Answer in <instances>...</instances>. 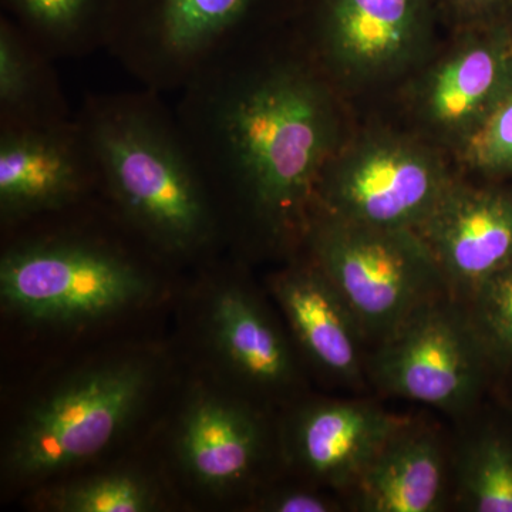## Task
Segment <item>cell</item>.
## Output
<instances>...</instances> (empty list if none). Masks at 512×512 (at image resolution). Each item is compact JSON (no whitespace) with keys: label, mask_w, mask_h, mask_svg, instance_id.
I'll list each match as a JSON object with an SVG mask.
<instances>
[{"label":"cell","mask_w":512,"mask_h":512,"mask_svg":"<svg viewBox=\"0 0 512 512\" xmlns=\"http://www.w3.org/2000/svg\"><path fill=\"white\" fill-rule=\"evenodd\" d=\"M167 264L101 197L6 234L0 301L29 325L82 329L150 301Z\"/></svg>","instance_id":"3957f363"},{"label":"cell","mask_w":512,"mask_h":512,"mask_svg":"<svg viewBox=\"0 0 512 512\" xmlns=\"http://www.w3.org/2000/svg\"><path fill=\"white\" fill-rule=\"evenodd\" d=\"M407 423L362 400H313L289 414L279 450L289 466L316 485L348 491Z\"/></svg>","instance_id":"4fadbf2b"},{"label":"cell","mask_w":512,"mask_h":512,"mask_svg":"<svg viewBox=\"0 0 512 512\" xmlns=\"http://www.w3.org/2000/svg\"><path fill=\"white\" fill-rule=\"evenodd\" d=\"M100 197L92 144L77 116L0 128V224L5 234Z\"/></svg>","instance_id":"8fae6325"},{"label":"cell","mask_w":512,"mask_h":512,"mask_svg":"<svg viewBox=\"0 0 512 512\" xmlns=\"http://www.w3.org/2000/svg\"><path fill=\"white\" fill-rule=\"evenodd\" d=\"M303 244L380 342L421 306L450 293L436 259L412 229L367 227L312 210Z\"/></svg>","instance_id":"8992f818"},{"label":"cell","mask_w":512,"mask_h":512,"mask_svg":"<svg viewBox=\"0 0 512 512\" xmlns=\"http://www.w3.org/2000/svg\"><path fill=\"white\" fill-rule=\"evenodd\" d=\"M292 46H239L180 90L174 110L227 241L244 247L303 244L320 175L340 148L332 90Z\"/></svg>","instance_id":"6da1fadb"},{"label":"cell","mask_w":512,"mask_h":512,"mask_svg":"<svg viewBox=\"0 0 512 512\" xmlns=\"http://www.w3.org/2000/svg\"><path fill=\"white\" fill-rule=\"evenodd\" d=\"M33 505L49 512H156L165 507L163 485L138 468H111L43 485Z\"/></svg>","instance_id":"ffe728a7"},{"label":"cell","mask_w":512,"mask_h":512,"mask_svg":"<svg viewBox=\"0 0 512 512\" xmlns=\"http://www.w3.org/2000/svg\"><path fill=\"white\" fill-rule=\"evenodd\" d=\"M305 485H285L264 491L255 498L252 507L262 512H336L342 511V504L335 497Z\"/></svg>","instance_id":"cb8c5ba5"},{"label":"cell","mask_w":512,"mask_h":512,"mask_svg":"<svg viewBox=\"0 0 512 512\" xmlns=\"http://www.w3.org/2000/svg\"><path fill=\"white\" fill-rule=\"evenodd\" d=\"M3 15L53 60L106 49L113 0H0Z\"/></svg>","instance_id":"d6986e66"},{"label":"cell","mask_w":512,"mask_h":512,"mask_svg":"<svg viewBox=\"0 0 512 512\" xmlns=\"http://www.w3.org/2000/svg\"><path fill=\"white\" fill-rule=\"evenodd\" d=\"M271 450L268 421L256 403L215 382L192 387L171 430L180 476L211 500L254 490Z\"/></svg>","instance_id":"9c48e42d"},{"label":"cell","mask_w":512,"mask_h":512,"mask_svg":"<svg viewBox=\"0 0 512 512\" xmlns=\"http://www.w3.org/2000/svg\"><path fill=\"white\" fill-rule=\"evenodd\" d=\"M448 15L467 26L504 19L511 0H434Z\"/></svg>","instance_id":"d4e9b609"},{"label":"cell","mask_w":512,"mask_h":512,"mask_svg":"<svg viewBox=\"0 0 512 512\" xmlns=\"http://www.w3.org/2000/svg\"><path fill=\"white\" fill-rule=\"evenodd\" d=\"M421 84V116L464 141L512 84V33L504 19L467 26L463 39Z\"/></svg>","instance_id":"9a60e30c"},{"label":"cell","mask_w":512,"mask_h":512,"mask_svg":"<svg viewBox=\"0 0 512 512\" xmlns=\"http://www.w3.org/2000/svg\"><path fill=\"white\" fill-rule=\"evenodd\" d=\"M154 356L121 352L92 360L37 397L5 448V473L42 484L100 456L146 409L156 387Z\"/></svg>","instance_id":"277c9868"},{"label":"cell","mask_w":512,"mask_h":512,"mask_svg":"<svg viewBox=\"0 0 512 512\" xmlns=\"http://www.w3.org/2000/svg\"><path fill=\"white\" fill-rule=\"evenodd\" d=\"M303 0H113L106 50L141 86L180 92Z\"/></svg>","instance_id":"5b68a950"},{"label":"cell","mask_w":512,"mask_h":512,"mask_svg":"<svg viewBox=\"0 0 512 512\" xmlns=\"http://www.w3.org/2000/svg\"><path fill=\"white\" fill-rule=\"evenodd\" d=\"M161 93L84 97L77 119L92 144L100 197L167 264L208 261L227 241L220 212Z\"/></svg>","instance_id":"7a4b0ae2"},{"label":"cell","mask_w":512,"mask_h":512,"mask_svg":"<svg viewBox=\"0 0 512 512\" xmlns=\"http://www.w3.org/2000/svg\"><path fill=\"white\" fill-rule=\"evenodd\" d=\"M207 288L198 336L214 370L212 382L252 402L291 392L298 380L295 350L264 301L222 272Z\"/></svg>","instance_id":"30bf717a"},{"label":"cell","mask_w":512,"mask_h":512,"mask_svg":"<svg viewBox=\"0 0 512 512\" xmlns=\"http://www.w3.org/2000/svg\"><path fill=\"white\" fill-rule=\"evenodd\" d=\"M434 0H303L308 46L322 63L357 77L402 69L426 43Z\"/></svg>","instance_id":"7c38bea8"},{"label":"cell","mask_w":512,"mask_h":512,"mask_svg":"<svg viewBox=\"0 0 512 512\" xmlns=\"http://www.w3.org/2000/svg\"><path fill=\"white\" fill-rule=\"evenodd\" d=\"M461 507L474 512H512V437L484 430L461 443L454 457Z\"/></svg>","instance_id":"44dd1931"},{"label":"cell","mask_w":512,"mask_h":512,"mask_svg":"<svg viewBox=\"0 0 512 512\" xmlns=\"http://www.w3.org/2000/svg\"><path fill=\"white\" fill-rule=\"evenodd\" d=\"M446 164L417 141L365 138L326 165L312 210L367 227L417 231L454 183Z\"/></svg>","instance_id":"ba28073f"},{"label":"cell","mask_w":512,"mask_h":512,"mask_svg":"<svg viewBox=\"0 0 512 512\" xmlns=\"http://www.w3.org/2000/svg\"><path fill=\"white\" fill-rule=\"evenodd\" d=\"M271 289L302 355L338 382L362 383L365 333L315 259L308 255L293 261L272 276Z\"/></svg>","instance_id":"2e32d148"},{"label":"cell","mask_w":512,"mask_h":512,"mask_svg":"<svg viewBox=\"0 0 512 512\" xmlns=\"http://www.w3.org/2000/svg\"><path fill=\"white\" fill-rule=\"evenodd\" d=\"M448 458L440 437L412 421L396 431L349 488L362 512H439L447 503Z\"/></svg>","instance_id":"e0dca14e"},{"label":"cell","mask_w":512,"mask_h":512,"mask_svg":"<svg viewBox=\"0 0 512 512\" xmlns=\"http://www.w3.org/2000/svg\"><path fill=\"white\" fill-rule=\"evenodd\" d=\"M451 295L467 298L512 261V185L454 181L417 229Z\"/></svg>","instance_id":"5bb4252c"},{"label":"cell","mask_w":512,"mask_h":512,"mask_svg":"<svg viewBox=\"0 0 512 512\" xmlns=\"http://www.w3.org/2000/svg\"><path fill=\"white\" fill-rule=\"evenodd\" d=\"M460 150L467 167L488 181L512 180V84Z\"/></svg>","instance_id":"603a6c76"},{"label":"cell","mask_w":512,"mask_h":512,"mask_svg":"<svg viewBox=\"0 0 512 512\" xmlns=\"http://www.w3.org/2000/svg\"><path fill=\"white\" fill-rule=\"evenodd\" d=\"M491 365L463 303L446 293L380 340L366 370L382 392L461 416L483 394Z\"/></svg>","instance_id":"52a82bcc"},{"label":"cell","mask_w":512,"mask_h":512,"mask_svg":"<svg viewBox=\"0 0 512 512\" xmlns=\"http://www.w3.org/2000/svg\"><path fill=\"white\" fill-rule=\"evenodd\" d=\"M53 63L12 19L0 15V128L73 119Z\"/></svg>","instance_id":"ac0fdd59"},{"label":"cell","mask_w":512,"mask_h":512,"mask_svg":"<svg viewBox=\"0 0 512 512\" xmlns=\"http://www.w3.org/2000/svg\"><path fill=\"white\" fill-rule=\"evenodd\" d=\"M464 299L468 319L494 365L512 362V261Z\"/></svg>","instance_id":"7402d4cb"},{"label":"cell","mask_w":512,"mask_h":512,"mask_svg":"<svg viewBox=\"0 0 512 512\" xmlns=\"http://www.w3.org/2000/svg\"><path fill=\"white\" fill-rule=\"evenodd\" d=\"M504 20L507 22L508 28H510L512 33V0L510 6H508L507 12H505Z\"/></svg>","instance_id":"484cf974"}]
</instances>
